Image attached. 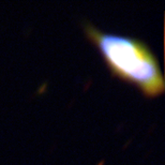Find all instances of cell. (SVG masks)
I'll return each mask as SVG.
<instances>
[{"mask_svg": "<svg viewBox=\"0 0 165 165\" xmlns=\"http://www.w3.org/2000/svg\"><path fill=\"white\" fill-rule=\"evenodd\" d=\"M83 28L113 75L135 85L147 96H157L164 91L160 63L147 43L137 38L103 31L88 20Z\"/></svg>", "mask_w": 165, "mask_h": 165, "instance_id": "6da1fadb", "label": "cell"}]
</instances>
